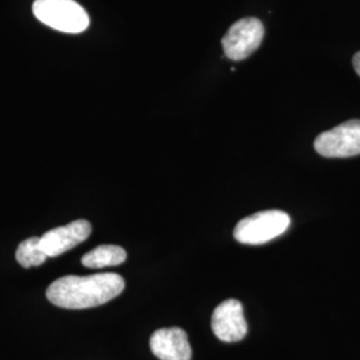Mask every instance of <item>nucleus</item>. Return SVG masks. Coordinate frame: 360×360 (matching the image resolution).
<instances>
[{
	"instance_id": "f257e3e1",
	"label": "nucleus",
	"mask_w": 360,
	"mask_h": 360,
	"mask_svg": "<svg viewBox=\"0 0 360 360\" xmlns=\"http://www.w3.org/2000/svg\"><path fill=\"white\" fill-rule=\"evenodd\" d=\"M124 285V279L114 272L89 276L68 275L52 282L46 296L60 309H86L108 303L123 292Z\"/></svg>"
},
{
	"instance_id": "f03ea898",
	"label": "nucleus",
	"mask_w": 360,
	"mask_h": 360,
	"mask_svg": "<svg viewBox=\"0 0 360 360\" xmlns=\"http://www.w3.org/2000/svg\"><path fill=\"white\" fill-rule=\"evenodd\" d=\"M34 15L40 23L65 34H80L90 26V16L75 0H35Z\"/></svg>"
},
{
	"instance_id": "7ed1b4c3",
	"label": "nucleus",
	"mask_w": 360,
	"mask_h": 360,
	"mask_svg": "<svg viewBox=\"0 0 360 360\" xmlns=\"http://www.w3.org/2000/svg\"><path fill=\"white\" fill-rule=\"evenodd\" d=\"M290 223L291 218L287 212L267 210L242 219L233 230V236L242 245H264L283 235L288 230Z\"/></svg>"
},
{
	"instance_id": "20e7f679",
	"label": "nucleus",
	"mask_w": 360,
	"mask_h": 360,
	"mask_svg": "<svg viewBox=\"0 0 360 360\" xmlns=\"http://www.w3.org/2000/svg\"><path fill=\"white\" fill-rule=\"evenodd\" d=\"M264 38V26L257 18H245L233 23L221 40L224 55L235 60L251 56Z\"/></svg>"
},
{
	"instance_id": "39448f33",
	"label": "nucleus",
	"mask_w": 360,
	"mask_h": 360,
	"mask_svg": "<svg viewBox=\"0 0 360 360\" xmlns=\"http://www.w3.org/2000/svg\"><path fill=\"white\" fill-rule=\"evenodd\" d=\"M324 158H349L360 155V120L352 119L322 132L314 143Z\"/></svg>"
},
{
	"instance_id": "423d86ee",
	"label": "nucleus",
	"mask_w": 360,
	"mask_h": 360,
	"mask_svg": "<svg viewBox=\"0 0 360 360\" xmlns=\"http://www.w3.org/2000/svg\"><path fill=\"white\" fill-rule=\"evenodd\" d=\"M211 327L219 340L226 343L240 342L248 330L242 303L236 299L221 302L214 309Z\"/></svg>"
},
{
	"instance_id": "0eeeda50",
	"label": "nucleus",
	"mask_w": 360,
	"mask_h": 360,
	"mask_svg": "<svg viewBox=\"0 0 360 360\" xmlns=\"http://www.w3.org/2000/svg\"><path fill=\"white\" fill-rule=\"evenodd\" d=\"M92 231L90 221L77 219L67 226L52 229L40 238V245L49 257H56L83 243Z\"/></svg>"
},
{
	"instance_id": "6e6552de",
	"label": "nucleus",
	"mask_w": 360,
	"mask_h": 360,
	"mask_svg": "<svg viewBox=\"0 0 360 360\" xmlns=\"http://www.w3.org/2000/svg\"><path fill=\"white\" fill-rule=\"evenodd\" d=\"M150 348L160 360H191L193 358L188 336L179 327L155 331L150 339Z\"/></svg>"
},
{
	"instance_id": "1a4fd4ad",
	"label": "nucleus",
	"mask_w": 360,
	"mask_h": 360,
	"mask_svg": "<svg viewBox=\"0 0 360 360\" xmlns=\"http://www.w3.org/2000/svg\"><path fill=\"white\" fill-rule=\"evenodd\" d=\"M127 259V252L120 245H98L82 257V264L87 269H104L119 266Z\"/></svg>"
},
{
	"instance_id": "9d476101",
	"label": "nucleus",
	"mask_w": 360,
	"mask_h": 360,
	"mask_svg": "<svg viewBox=\"0 0 360 360\" xmlns=\"http://www.w3.org/2000/svg\"><path fill=\"white\" fill-rule=\"evenodd\" d=\"M47 257V254L40 245L39 236H32L23 240L16 250V260L25 269L39 267L46 262Z\"/></svg>"
},
{
	"instance_id": "9b49d317",
	"label": "nucleus",
	"mask_w": 360,
	"mask_h": 360,
	"mask_svg": "<svg viewBox=\"0 0 360 360\" xmlns=\"http://www.w3.org/2000/svg\"><path fill=\"white\" fill-rule=\"evenodd\" d=\"M352 65H354L355 71L358 72V75L360 77V51L354 56V59H352Z\"/></svg>"
}]
</instances>
